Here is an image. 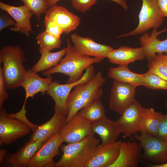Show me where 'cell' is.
<instances>
[{
  "mask_svg": "<svg viewBox=\"0 0 167 167\" xmlns=\"http://www.w3.org/2000/svg\"><path fill=\"white\" fill-rule=\"evenodd\" d=\"M106 82L102 72L99 71L88 82L75 87L67 100L68 113L66 123L83 108L95 100L101 99L103 93L102 88Z\"/></svg>",
  "mask_w": 167,
  "mask_h": 167,
  "instance_id": "1",
  "label": "cell"
},
{
  "mask_svg": "<svg viewBox=\"0 0 167 167\" xmlns=\"http://www.w3.org/2000/svg\"><path fill=\"white\" fill-rule=\"evenodd\" d=\"M66 41L67 50L64 57L57 66L42 72V74L47 76L57 73L62 74L69 77L66 83H70L79 80L88 67L103 60L79 53L75 50L68 39Z\"/></svg>",
  "mask_w": 167,
  "mask_h": 167,
  "instance_id": "2",
  "label": "cell"
},
{
  "mask_svg": "<svg viewBox=\"0 0 167 167\" xmlns=\"http://www.w3.org/2000/svg\"><path fill=\"white\" fill-rule=\"evenodd\" d=\"M26 62L22 49L18 45H6L0 50V63L7 89L21 86L27 73L24 64Z\"/></svg>",
  "mask_w": 167,
  "mask_h": 167,
  "instance_id": "3",
  "label": "cell"
},
{
  "mask_svg": "<svg viewBox=\"0 0 167 167\" xmlns=\"http://www.w3.org/2000/svg\"><path fill=\"white\" fill-rule=\"evenodd\" d=\"M100 140L92 133L82 140L60 147L63 154L56 167H86L95 153Z\"/></svg>",
  "mask_w": 167,
  "mask_h": 167,
  "instance_id": "4",
  "label": "cell"
},
{
  "mask_svg": "<svg viewBox=\"0 0 167 167\" xmlns=\"http://www.w3.org/2000/svg\"><path fill=\"white\" fill-rule=\"evenodd\" d=\"M85 70L82 78L76 82L62 84L58 81H54L50 84L47 93L55 102V113L66 116L67 115L68 110L67 100L71 90L77 85L88 82L95 75V69L92 65L88 67Z\"/></svg>",
  "mask_w": 167,
  "mask_h": 167,
  "instance_id": "5",
  "label": "cell"
},
{
  "mask_svg": "<svg viewBox=\"0 0 167 167\" xmlns=\"http://www.w3.org/2000/svg\"><path fill=\"white\" fill-rule=\"evenodd\" d=\"M157 0H142V5L139 15V23L137 27L129 32L117 37L119 38L140 35L150 29L161 26L164 16L157 4Z\"/></svg>",
  "mask_w": 167,
  "mask_h": 167,
  "instance_id": "6",
  "label": "cell"
},
{
  "mask_svg": "<svg viewBox=\"0 0 167 167\" xmlns=\"http://www.w3.org/2000/svg\"><path fill=\"white\" fill-rule=\"evenodd\" d=\"M131 137L132 139L140 141L139 145L144 152L141 159L153 165H160L167 162V144L156 137L141 133Z\"/></svg>",
  "mask_w": 167,
  "mask_h": 167,
  "instance_id": "7",
  "label": "cell"
},
{
  "mask_svg": "<svg viewBox=\"0 0 167 167\" xmlns=\"http://www.w3.org/2000/svg\"><path fill=\"white\" fill-rule=\"evenodd\" d=\"M0 145H8L28 134L32 130L25 122L0 109Z\"/></svg>",
  "mask_w": 167,
  "mask_h": 167,
  "instance_id": "8",
  "label": "cell"
},
{
  "mask_svg": "<svg viewBox=\"0 0 167 167\" xmlns=\"http://www.w3.org/2000/svg\"><path fill=\"white\" fill-rule=\"evenodd\" d=\"M136 88L131 84L114 80L109 97L110 109L121 115L136 100Z\"/></svg>",
  "mask_w": 167,
  "mask_h": 167,
  "instance_id": "9",
  "label": "cell"
},
{
  "mask_svg": "<svg viewBox=\"0 0 167 167\" xmlns=\"http://www.w3.org/2000/svg\"><path fill=\"white\" fill-rule=\"evenodd\" d=\"M63 139L59 133L49 138L36 153L30 161L29 167H54V158L60 154L59 148Z\"/></svg>",
  "mask_w": 167,
  "mask_h": 167,
  "instance_id": "10",
  "label": "cell"
},
{
  "mask_svg": "<svg viewBox=\"0 0 167 167\" xmlns=\"http://www.w3.org/2000/svg\"><path fill=\"white\" fill-rule=\"evenodd\" d=\"M92 133L91 123L78 112L65 123L59 134L64 142L70 144L80 141Z\"/></svg>",
  "mask_w": 167,
  "mask_h": 167,
  "instance_id": "11",
  "label": "cell"
},
{
  "mask_svg": "<svg viewBox=\"0 0 167 167\" xmlns=\"http://www.w3.org/2000/svg\"><path fill=\"white\" fill-rule=\"evenodd\" d=\"M143 108L135 100L116 121L123 138L131 137L139 131Z\"/></svg>",
  "mask_w": 167,
  "mask_h": 167,
  "instance_id": "12",
  "label": "cell"
},
{
  "mask_svg": "<svg viewBox=\"0 0 167 167\" xmlns=\"http://www.w3.org/2000/svg\"><path fill=\"white\" fill-rule=\"evenodd\" d=\"M75 50L82 54L99 58H106L113 49L110 46L97 43L92 39L73 33L71 36Z\"/></svg>",
  "mask_w": 167,
  "mask_h": 167,
  "instance_id": "13",
  "label": "cell"
},
{
  "mask_svg": "<svg viewBox=\"0 0 167 167\" xmlns=\"http://www.w3.org/2000/svg\"><path fill=\"white\" fill-rule=\"evenodd\" d=\"M0 8L8 13L15 22L13 27L10 28L11 30L29 36L32 29L30 19L34 14L27 7L24 5L15 6L0 2Z\"/></svg>",
  "mask_w": 167,
  "mask_h": 167,
  "instance_id": "14",
  "label": "cell"
},
{
  "mask_svg": "<svg viewBox=\"0 0 167 167\" xmlns=\"http://www.w3.org/2000/svg\"><path fill=\"white\" fill-rule=\"evenodd\" d=\"M45 19L52 21L68 34L75 30L80 23V18L65 8L56 4L50 7L45 12Z\"/></svg>",
  "mask_w": 167,
  "mask_h": 167,
  "instance_id": "15",
  "label": "cell"
},
{
  "mask_svg": "<svg viewBox=\"0 0 167 167\" xmlns=\"http://www.w3.org/2000/svg\"><path fill=\"white\" fill-rule=\"evenodd\" d=\"M122 141H116L105 145L99 144L86 167H110L119 156Z\"/></svg>",
  "mask_w": 167,
  "mask_h": 167,
  "instance_id": "16",
  "label": "cell"
},
{
  "mask_svg": "<svg viewBox=\"0 0 167 167\" xmlns=\"http://www.w3.org/2000/svg\"><path fill=\"white\" fill-rule=\"evenodd\" d=\"M142 149L140 145L135 142H122L118 158L110 167H138Z\"/></svg>",
  "mask_w": 167,
  "mask_h": 167,
  "instance_id": "17",
  "label": "cell"
},
{
  "mask_svg": "<svg viewBox=\"0 0 167 167\" xmlns=\"http://www.w3.org/2000/svg\"><path fill=\"white\" fill-rule=\"evenodd\" d=\"M51 76L45 78L40 77L37 73L29 70L21 85L25 92V97L23 104L26 105L28 99L33 98L39 92L44 94L47 92L49 86L52 81Z\"/></svg>",
  "mask_w": 167,
  "mask_h": 167,
  "instance_id": "18",
  "label": "cell"
},
{
  "mask_svg": "<svg viewBox=\"0 0 167 167\" xmlns=\"http://www.w3.org/2000/svg\"><path fill=\"white\" fill-rule=\"evenodd\" d=\"M167 31V28L157 31L156 28H153L151 35L145 32L139 38L141 46L144 49L145 58L147 59L157 54H167V38L160 41L157 36L160 34Z\"/></svg>",
  "mask_w": 167,
  "mask_h": 167,
  "instance_id": "19",
  "label": "cell"
},
{
  "mask_svg": "<svg viewBox=\"0 0 167 167\" xmlns=\"http://www.w3.org/2000/svg\"><path fill=\"white\" fill-rule=\"evenodd\" d=\"M107 58L112 64L127 66L136 61L143 60L145 56L142 46L132 48L122 46L116 49H113L108 54Z\"/></svg>",
  "mask_w": 167,
  "mask_h": 167,
  "instance_id": "20",
  "label": "cell"
},
{
  "mask_svg": "<svg viewBox=\"0 0 167 167\" xmlns=\"http://www.w3.org/2000/svg\"><path fill=\"white\" fill-rule=\"evenodd\" d=\"M91 124L92 132L99 135L102 145L116 141L121 133L116 121L111 120L106 116Z\"/></svg>",
  "mask_w": 167,
  "mask_h": 167,
  "instance_id": "21",
  "label": "cell"
},
{
  "mask_svg": "<svg viewBox=\"0 0 167 167\" xmlns=\"http://www.w3.org/2000/svg\"><path fill=\"white\" fill-rule=\"evenodd\" d=\"M66 116L55 113L47 122L38 125L30 136V141L48 140L54 135L59 133L66 123Z\"/></svg>",
  "mask_w": 167,
  "mask_h": 167,
  "instance_id": "22",
  "label": "cell"
},
{
  "mask_svg": "<svg viewBox=\"0 0 167 167\" xmlns=\"http://www.w3.org/2000/svg\"><path fill=\"white\" fill-rule=\"evenodd\" d=\"M47 140L40 139L29 141L18 152L11 154L7 161V163L14 167L28 166L33 156Z\"/></svg>",
  "mask_w": 167,
  "mask_h": 167,
  "instance_id": "23",
  "label": "cell"
},
{
  "mask_svg": "<svg viewBox=\"0 0 167 167\" xmlns=\"http://www.w3.org/2000/svg\"><path fill=\"white\" fill-rule=\"evenodd\" d=\"M164 114L152 108H143L139 131L156 137Z\"/></svg>",
  "mask_w": 167,
  "mask_h": 167,
  "instance_id": "24",
  "label": "cell"
},
{
  "mask_svg": "<svg viewBox=\"0 0 167 167\" xmlns=\"http://www.w3.org/2000/svg\"><path fill=\"white\" fill-rule=\"evenodd\" d=\"M67 50V47H65L58 51L52 52L39 48L40 58L31 70L36 73L42 72L56 66L66 55Z\"/></svg>",
  "mask_w": 167,
  "mask_h": 167,
  "instance_id": "25",
  "label": "cell"
},
{
  "mask_svg": "<svg viewBox=\"0 0 167 167\" xmlns=\"http://www.w3.org/2000/svg\"><path fill=\"white\" fill-rule=\"evenodd\" d=\"M108 76L114 80L128 83L136 87L145 86V80L143 74H139L131 71L127 66H119L110 68L107 73Z\"/></svg>",
  "mask_w": 167,
  "mask_h": 167,
  "instance_id": "26",
  "label": "cell"
},
{
  "mask_svg": "<svg viewBox=\"0 0 167 167\" xmlns=\"http://www.w3.org/2000/svg\"><path fill=\"white\" fill-rule=\"evenodd\" d=\"M78 113L81 117L91 123L106 116L104 106L101 99L95 100L83 108Z\"/></svg>",
  "mask_w": 167,
  "mask_h": 167,
  "instance_id": "27",
  "label": "cell"
},
{
  "mask_svg": "<svg viewBox=\"0 0 167 167\" xmlns=\"http://www.w3.org/2000/svg\"><path fill=\"white\" fill-rule=\"evenodd\" d=\"M147 60L148 71L167 81V54H157Z\"/></svg>",
  "mask_w": 167,
  "mask_h": 167,
  "instance_id": "28",
  "label": "cell"
},
{
  "mask_svg": "<svg viewBox=\"0 0 167 167\" xmlns=\"http://www.w3.org/2000/svg\"><path fill=\"white\" fill-rule=\"evenodd\" d=\"M36 38L40 48L49 51L59 48L61 45L62 41L60 38L56 37L45 30L38 34Z\"/></svg>",
  "mask_w": 167,
  "mask_h": 167,
  "instance_id": "29",
  "label": "cell"
},
{
  "mask_svg": "<svg viewBox=\"0 0 167 167\" xmlns=\"http://www.w3.org/2000/svg\"><path fill=\"white\" fill-rule=\"evenodd\" d=\"M143 75L145 83L144 87L151 89L167 91V81L149 71Z\"/></svg>",
  "mask_w": 167,
  "mask_h": 167,
  "instance_id": "30",
  "label": "cell"
},
{
  "mask_svg": "<svg viewBox=\"0 0 167 167\" xmlns=\"http://www.w3.org/2000/svg\"><path fill=\"white\" fill-rule=\"evenodd\" d=\"M39 20L41 14L45 12L49 6L47 0H20Z\"/></svg>",
  "mask_w": 167,
  "mask_h": 167,
  "instance_id": "31",
  "label": "cell"
},
{
  "mask_svg": "<svg viewBox=\"0 0 167 167\" xmlns=\"http://www.w3.org/2000/svg\"><path fill=\"white\" fill-rule=\"evenodd\" d=\"M97 0H71L73 7L77 10L85 13L94 5Z\"/></svg>",
  "mask_w": 167,
  "mask_h": 167,
  "instance_id": "32",
  "label": "cell"
},
{
  "mask_svg": "<svg viewBox=\"0 0 167 167\" xmlns=\"http://www.w3.org/2000/svg\"><path fill=\"white\" fill-rule=\"evenodd\" d=\"M44 23L45 28V31L56 37L60 38L63 32L58 25L54 22L49 19H45Z\"/></svg>",
  "mask_w": 167,
  "mask_h": 167,
  "instance_id": "33",
  "label": "cell"
},
{
  "mask_svg": "<svg viewBox=\"0 0 167 167\" xmlns=\"http://www.w3.org/2000/svg\"><path fill=\"white\" fill-rule=\"evenodd\" d=\"M4 79L3 77L2 67L0 66V109L2 108L5 101L9 98L8 94L6 91Z\"/></svg>",
  "mask_w": 167,
  "mask_h": 167,
  "instance_id": "34",
  "label": "cell"
},
{
  "mask_svg": "<svg viewBox=\"0 0 167 167\" xmlns=\"http://www.w3.org/2000/svg\"><path fill=\"white\" fill-rule=\"evenodd\" d=\"M156 137L164 141H167V114L163 116Z\"/></svg>",
  "mask_w": 167,
  "mask_h": 167,
  "instance_id": "35",
  "label": "cell"
},
{
  "mask_svg": "<svg viewBox=\"0 0 167 167\" xmlns=\"http://www.w3.org/2000/svg\"><path fill=\"white\" fill-rule=\"evenodd\" d=\"M1 13L0 16V31L5 28L11 26H14L15 22L13 18L7 13Z\"/></svg>",
  "mask_w": 167,
  "mask_h": 167,
  "instance_id": "36",
  "label": "cell"
},
{
  "mask_svg": "<svg viewBox=\"0 0 167 167\" xmlns=\"http://www.w3.org/2000/svg\"><path fill=\"white\" fill-rule=\"evenodd\" d=\"M158 6L162 14L167 18V0H157Z\"/></svg>",
  "mask_w": 167,
  "mask_h": 167,
  "instance_id": "37",
  "label": "cell"
},
{
  "mask_svg": "<svg viewBox=\"0 0 167 167\" xmlns=\"http://www.w3.org/2000/svg\"><path fill=\"white\" fill-rule=\"evenodd\" d=\"M114 2L122 6L125 10L128 9V6L126 0H108Z\"/></svg>",
  "mask_w": 167,
  "mask_h": 167,
  "instance_id": "38",
  "label": "cell"
},
{
  "mask_svg": "<svg viewBox=\"0 0 167 167\" xmlns=\"http://www.w3.org/2000/svg\"><path fill=\"white\" fill-rule=\"evenodd\" d=\"M6 153V150L4 149H2L0 151V162H2L4 157Z\"/></svg>",
  "mask_w": 167,
  "mask_h": 167,
  "instance_id": "39",
  "label": "cell"
},
{
  "mask_svg": "<svg viewBox=\"0 0 167 167\" xmlns=\"http://www.w3.org/2000/svg\"><path fill=\"white\" fill-rule=\"evenodd\" d=\"M147 164L148 166L150 167H167V162L164 164L160 165H153L151 164H149L148 165L147 163Z\"/></svg>",
  "mask_w": 167,
  "mask_h": 167,
  "instance_id": "40",
  "label": "cell"
},
{
  "mask_svg": "<svg viewBox=\"0 0 167 167\" xmlns=\"http://www.w3.org/2000/svg\"><path fill=\"white\" fill-rule=\"evenodd\" d=\"M60 0H47L49 7L52 6L56 4Z\"/></svg>",
  "mask_w": 167,
  "mask_h": 167,
  "instance_id": "41",
  "label": "cell"
},
{
  "mask_svg": "<svg viewBox=\"0 0 167 167\" xmlns=\"http://www.w3.org/2000/svg\"><path fill=\"white\" fill-rule=\"evenodd\" d=\"M165 108L166 109H167V100L166 101L165 103Z\"/></svg>",
  "mask_w": 167,
  "mask_h": 167,
  "instance_id": "42",
  "label": "cell"
},
{
  "mask_svg": "<svg viewBox=\"0 0 167 167\" xmlns=\"http://www.w3.org/2000/svg\"><path fill=\"white\" fill-rule=\"evenodd\" d=\"M165 142L167 144V141Z\"/></svg>",
  "mask_w": 167,
  "mask_h": 167,
  "instance_id": "43",
  "label": "cell"
}]
</instances>
